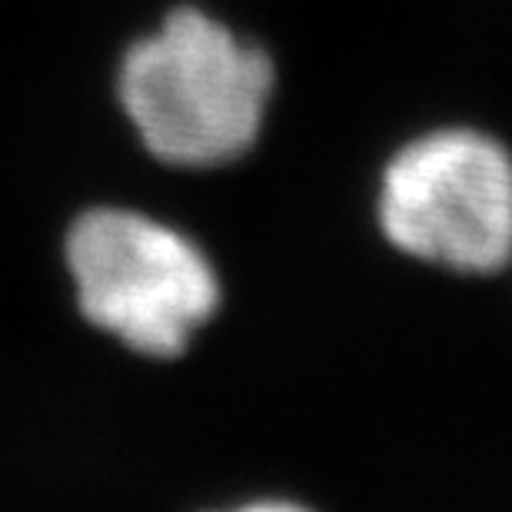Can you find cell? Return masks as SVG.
<instances>
[{
  "mask_svg": "<svg viewBox=\"0 0 512 512\" xmlns=\"http://www.w3.org/2000/svg\"><path fill=\"white\" fill-rule=\"evenodd\" d=\"M276 90L270 54L200 0H173L114 64L133 147L167 173H217L260 143Z\"/></svg>",
  "mask_w": 512,
  "mask_h": 512,
  "instance_id": "1",
  "label": "cell"
},
{
  "mask_svg": "<svg viewBox=\"0 0 512 512\" xmlns=\"http://www.w3.org/2000/svg\"><path fill=\"white\" fill-rule=\"evenodd\" d=\"M57 250L80 316L143 360H177L220 313L213 256L147 203H84L64 220Z\"/></svg>",
  "mask_w": 512,
  "mask_h": 512,
  "instance_id": "2",
  "label": "cell"
},
{
  "mask_svg": "<svg viewBox=\"0 0 512 512\" xmlns=\"http://www.w3.org/2000/svg\"><path fill=\"white\" fill-rule=\"evenodd\" d=\"M376 227L406 260L456 276L512 263V153L493 133L439 127L386 160Z\"/></svg>",
  "mask_w": 512,
  "mask_h": 512,
  "instance_id": "3",
  "label": "cell"
},
{
  "mask_svg": "<svg viewBox=\"0 0 512 512\" xmlns=\"http://www.w3.org/2000/svg\"><path fill=\"white\" fill-rule=\"evenodd\" d=\"M210 512H320V509L306 506L303 499H290V496H253V499H243V503L210 509Z\"/></svg>",
  "mask_w": 512,
  "mask_h": 512,
  "instance_id": "4",
  "label": "cell"
}]
</instances>
